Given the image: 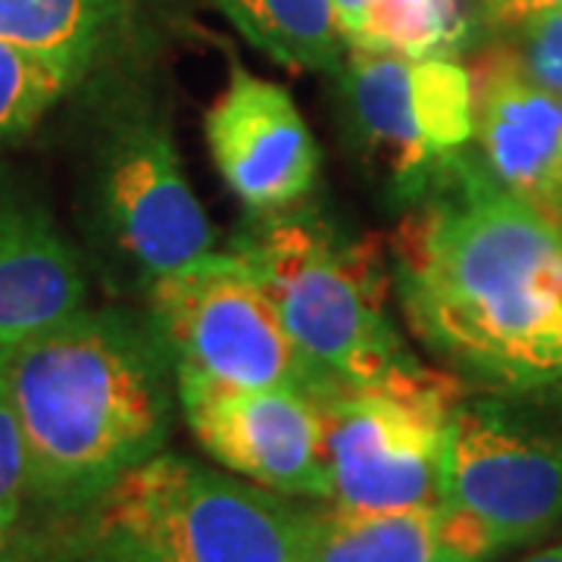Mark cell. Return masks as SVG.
<instances>
[{"label":"cell","instance_id":"9c48e42d","mask_svg":"<svg viewBox=\"0 0 562 562\" xmlns=\"http://www.w3.org/2000/svg\"><path fill=\"white\" fill-rule=\"evenodd\" d=\"M181 413L232 475L294 501H331L322 397L294 387H232L176 369Z\"/></svg>","mask_w":562,"mask_h":562},{"label":"cell","instance_id":"3957f363","mask_svg":"<svg viewBox=\"0 0 562 562\" xmlns=\"http://www.w3.org/2000/svg\"><path fill=\"white\" fill-rule=\"evenodd\" d=\"M319 509L166 453L29 522L25 562H310Z\"/></svg>","mask_w":562,"mask_h":562},{"label":"cell","instance_id":"44dd1931","mask_svg":"<svg viewBox=\"0 0 562 562\" xmlns=\"http://www.w3.org/2000/svg\"><path fill=\"white\" fill-rule=\"evenodd\" d=\"M562 10V0H484L487 20L501 29H519L522 22Z\"/></svg>","mask_w":562,"mask_h":562},{"label":"cell","instance_id":"30bf717a","mask_svg":"<svg viewBox=\"0 0 562 562\" xmlns=\"http://www.w3.org/2000/svg\"><path fill=\"white\" fill-rule=\"evenodd\" d=\"M98 206L113 244L147 279L213 254L216 232L169 132L150 116L125 120L103 144Z\"/></svg>","mask_w":562,"mask_h":562},{"label":"cell","instance_id":"9a60e30c","mask_svg":"<svg viewBox=\"0 0 562 562\" xmlns=\"http://www.w3.org/2000/svg\"><path fill=\"white\" fill-rule=\"evenodd\" d=\"M344 47L401 54V57H453L472 20L465 0H331Z\"/></svg>","mask_w":562,"mask_h":562},{"label":"cell","instance_id":"5bb4252c","mask_svg":"<svg viewBox=\"0 0 562 562\" xmlns=\"http://www.w3.org/2000/svg\"><path fill=\"white\" fill-rule=\"evenodd\" d=\"M310 562H472L441 522L438 503L409 509H319Z\"/></svg>","mask_w":562,"mask_h":562},{"label":"cell","instance_id":"603a6c76","mask_svg":"<svg viewBox=\"0 0 562 562\" xmlns=\"http://www.w3.org/2000/svg\"><path fill=\"white\" fill-rule=\"evenodd\" d=\"M525 562H562V543H557V547H550V550H543V553H538V557H531V560Z\"/></svg>","mask_w":562,"mask_h":562},{"label":"cell","instance_id":"ffe728a7","mask_svg":"<svg viewBox=\"0 0 562 562\" xmlns=\"http://www.w3.org/2000/svg\"><path fill=\"white\" fill-rule=\"evenodd\" d=\"M0 522H25V450L0 357Z\"/></svg>","mask_w":562,"mask_h":562},{"label":"cell","instance_id":"7402d4cb","mask_svg":"<svg viewBox=\"0 0 562 562\" xmlns=\"http://www.w3.org/2000/svg\"><path fill=\"white\" fill-rule=\"evenodd\" d=\"M29 557V528L0 522V562H25Z\"/></svg>","mask_w":562,"mask_h":562},{"label":"cell","instance_id":"ac0fdd59","mask_svg":"<svg viewBox=\"0 0 562 562\" xmlns=\"http://www.w3.org/2000/svg\"><path fill=\"white\" fill-rule=\"evenodd\" d=\"M81 79L63 63L0 41V147L25 138Z\"/></svg>","mask_w":562,"mask_h":562},{"label":"cell","instance_id":"7a4b0ae2","mask_svg":"<svg viewBox=\"0 0 562 562\" xmlns=\"http://www.w3.org/2000/svg\"><path fill=\"white\" fill-rule=\"evenodd\" d=\"M25 450V519L69 513L169 438L172 394L160 335L113 310H79L3 344Z\"/></svg>","mask_w":562,"mask_h":562},{"label":"cell","instance_id":"8fae6325","mask_svg":"<svg viewBox=\"0 0 562 562\" xmlns=\"http://www.w3.org/2000/svg\"><path fill=\"white\" fill-rule=\"evenodd\" d=\"M203 128L222 181L254 213L297 206L313 191L319 147L288 88L232 63Z\"/></svg>","mask_w":562,"mask_h":562},{"label":"cell","instance_id":"8992f818","mask_svg":"<svg viewBox=\"0 0 562 562\" xmlns=\"http://www.w3.org/2000/svg\"><path fill=\"white\" fill-rule=\"evenodd\" d=\"M462 394L457 375L419 360L328 391V503L362 513L438 503L447 425Z\"/></svg>","mask_w":562,"mask_h":562},{"label":"cell","instance_id":"5b68a950","mask_svg":"<svg viewBox=\"0 0 562 562\" xmlns=\"http://www.w3.org/2000/svg\"><path fill=\"white\" fill-rule=\"evenodd\" d=\"M438 509L472 562L560 528L562 384L462 394L447 425Z\"/></svg>","mask_w":562,"mask_h":562},{"label":"cell","instance_id":"d6986e66","mask_svg":"<svg viewBox=\"0 0 562 562\" xmlns=\"http://www.w3.org/2000/svg\"><path fill=\"white\" fill-rule=\"evenodd\" d=\"M516 32L522 38L509 54L525 79H531L538 88L562 101V10L522 22Z\"/></svg>","mask_w":562,"mask_h":562},{"label":"cell","instance_id":"2e32d148","mask_svg":"<svg viewBox=\"0 0 562 562\" xmlns=\"http://www.w3.org/2000/svg\"><path fill=\"white\" fill-rule=\"evenodd\" d=\"M128 0H0V41L85 76L116 38Z\"/></svg>","mask_w":562,"mask_h":562},{"label":"cell","instance_id":"7c38bea8","mask_svg":"<svg viewBox=\"0 0 562 562\" xmlns=\"http://www.w3.org/2000/svg\"><path fill=\"white\" fill-rule=\"evenodd\" d=\"M472 81L484 172L562 225V101L525 79L509 50H494Z\"/></svg>","mask_w":562,"mask_h":562},{"label":"cell","instance_id":"6da1fadb","mask_svg":"<svg viewBox=\"0 0 562 562\" xmlns=\"http://www.w3.org/2000/svg\"><path fill=\"white\" fill-rule=\"evenodd\" d=\"M394 281L409 328L457 379L491 391L562 384V225L469 150L413 198Z\"/></svg>","mask_w":562,"mask_h":562},{"label":"cell","instance_id":"ba28073f","mask_svg":"<svg viewBox=\"0 0 562 562\" xmlns=\"http://www.w3.org/2000/svg\"><path fill=\"white\" fill-rule=\"evenodd\" d=\"M338 76L357 138L406 201L475 138V81L453 57L347 47Z\"/></svg>","mask_w":562,"mask_h":562},{"label":"cell","instance_id":"4fadbf2b","mask_svg":"<svg viewBox=\"0 0 562 562\" xmlns=\"http://www.w3.org/2000/svg\"><path fill=\"white\" fill-rule=\"evenodd\" d=\"M85 310V276L50 213L0 172V347Z\"/></svg>","mask_w":562,"mask_h":562},{"label":"cell","instance_id":"52a82bcc","mask_svg":"<svg viewBox=\"0 0 562 562\" xmlns=\"http://www.w3.org/2000/svg\"><path fill=\"white\" fill-rule=\"evenodd\" d=\"M150 325L176 369L210 382L316 397L344 384L303 353L257 272L232 250L150 279Z\"/></svg>","mask_w":562,"mask_h":562},{"label":"cell","instance_id":"e0dca14e","mask_svg":"<svg viewBox=\"0 0 562 562\" xmlns=\"http://www.w3.org/2000/svg\"><path fill=\"white\" fill-rule=\"evenodd\" d=\"M266 57L288 69L338 72L341 32L331 0H210Z\"/></svg>","mask_w":562,"mask_h":562},{"label":"cell","instance_id":"277c9868","mask_svg":"<svg viewBox=\"0 0 562 562\" xmlns=\"http://www.w3.org/2000/svg\"><path fill=\"white\" fill-rule=\"evenodd\" d=\"M228 250L257 272L303 353L338 382H372L416 360L387 310L382 257L347 241L319 210L257 213Z\"/></svg>","mask_w":562,"mask_h":562}]
</instances>
